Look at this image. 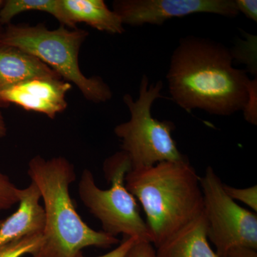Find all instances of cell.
<instances>
[{"label": "cell", "instance_id": "6da1fadb", "mask_svg": "<svg viewBox=\"0 0 257 257\" xmlns=\"http://www.w3.org/2000/svg\"><path fill=\"white\" fill-rule=\"evenodd\" d=\"M230 49L204 37L181 38L171 57L166 79L172 100L191 112L217 116L243 111L252 80L235 68Z\"/></svg>", "mask_w": 257, "mask_h": 257}, {"label": "cell", "instance_id": "7a4b0ae2", "mask_svg": "<svg viewBox=\"0 0 257 257\" xmlns=\"http://www.w3.org/2000/svg\"><path fill=\"white\" fill-rule=\"evenodd\" d=\"M28 175L40 189L45 212L44 243L32 257H77L86 247L119 243L116 236L89 227L77 213L69 194L77 175L65 157H34Z\"/></svg>", "mask_w": 257, "mask_h": 257}, {"label": "cell", "instance_id": "3957f363", "mask_svg": "<svg viewBox=\"0 0 257 257\" xmlns=\"http://www.w3.org/2000/svg\"><path fill=\"white\" fill-rule=\"evenodd\" d=\"M125 187L145 211L155 248L203 211L200 177L188 159L132 169Z\"/></svg>", "mask_w": 257, "mask_h": 257}, {"label": "cell", "instance_id": "277c9868", "mask_svg": "<svg viewBox=\"0 0 257 257\" xmlns=\"http://www.w3.org/2000/svg\"><path fill=\"white\" fill-rule=\"evenodd\" d=\"M89 33L63 25L50 30L43 24L12 25L0 35V43L25 51L47 64L66 82L74 84L84 97L94 103L110 100L113 93L100 77H87L79 68V54Z\"/></svg>", "mask_w": 257, "mask_h": 257}, {"label": "cell", "instance_id": "5b68a950", "mask_svg": "<svg viewBox=\"0 0 257 257\" xmlns=\"http://www.w3.org/2000/svg\"><path fill=\"white\" fill-rule=\"evenodd\" d=\"M162 81L150 84L148 77L144 75L138 99L134 100L130 94L123 97L130 112V119L116 126L114 132L121 141V151L131 161L132 169L187 159L179 151L172 138L175 123L160 121L152 116V105L157 99L162 97Z\"/></svg>", "mask_w": 257, "mask_h": 257}, {"label": "cell", "instance_id": "8992f818", "mask_svg": "<svg viewBox=\"0 0 257 257\" xmlns=\"http://www.w3.org/2000/svg\"><path fill=\"white\" fill-rule=\"evenodd\" d=\"M131 170V161L124 152L106 159L104 172L111 187L104 190L96 185L92 172L85 169L79 179V198L89 212L100 221L104 232L152 243L150 230L140 215L136 199L125 187V176Z\"/></svg>", "mask_w": 257, "mask_h": 257}, {"label": "cell", "instance_id": "52a82bcc", "mask_svg": "<svg viewBox=\"0 0 257 257\" xmlns=\"http://www.w3.org/2000/svg\"><path fill=\"white\" fill-rule=\"evenodd\" d=\"M207 237L216 253L223 257L231 248L245 246L257 250L256 213L240 207L224 190V184L209 166L200 177Z\"/></svg>", "mask_w": 257, "mask_h": 257}, {"label": "cell", "instance_id": "ba28073f", "mask_svg": "<svg viewBox=\"0 0 257 257\" xmlns=\"http://www.w3.org/2000/svg\"><path fill=\"white\" fill-rule=\"evenodd\" d=\"M113 10L124 25H163L167 20L196 13L234 18L239 15L235 0H117Z\"/></svg>", "mask_w": 257, "mask_h": 257}, {"label": "cell", "instance_id": "9c48e42d", "mask_svg": "<svg viewBox=\"0 0 257 257\" xmlns=\"http://www.w3.org/2000/svg\"><path fill=\"white\" fill-rule=\"evenodd\" d=\"M72 84L63 79L34 78L0 90V103L14 104L50 119L67 109L66 99Z\"/></svg>", "mask_w": 257, "mask_h": 257}, {"label": "cell", "instance_id": "30bf717a", "mask_svg": "<svg viewBox=\"0 0 257 257\" xmlns=\"http://www.w3.org/2000/svg\"><path fill=\"white\" fill-rule=\"evenodd\" d=\"M19 207L0 226V248L25 236L43 234L45 212L40 204L41 194L35 182L18 189Z\"/></svg>", "mask_w": 257, "mask_h": 257}, {"label": "cell", "instance_id": "8fae6325", "mask_svg": "<svg viewBox=\"0 0 257 257\" xmlns=\"http://www.w3.org/2000/svg\"><path fill=\"white\" fill-rule=\"evenodd\" d=\"M156 257H219L207 237L204 211L155 248Z\"/></svg>", "mask_w": 257, "mask_h": 257}, {"label": "cell", "instance_id": "7c38bea8", "mask_svg": "<svg viewBox=\"0 0 257 257\" xmlns=\"http://www.w3.org/2000/svg\"><path fill=\"white\" fill-rule=\"evenodd\" d=\"M34 78L62 79L37 57L17 47L0 43V90Z\"/></svg>", "mask_w": 257, "mask_h": 257}, {"label": "cell", "instance_id": "4fadbf2b", "mask_svg": "<svg viewBox=\"0 0 257 257\" xmlns=\"http://www.w3.org/2000/svg\"><path fill=\"white\" fill-rule=\"evenodd\" d=\"M62 9L72 29L85 23L98 31L121 35L124 25L119 15L108 8L103 0H60Z\"/></svg>", "mask_w": 257, "mask_h": 257}, {"label": "cell", "instance_id": "5bb4252c", "mask_svg": "<svg viewBox=\"0 0 257 257\" xmlns=\"http://www.w3.org/2000/svg\"><path fill=\"white\" fill-rule=\"evenodd\" d=\"M28 11L48 13L60 22L61 25L72 29L66 16L60 0H8L0 10V23H9L15 17Z\"/></svg>", "mask_w": 257, "mask_h": 257}, {"label": "cell", "instance_id": "9a60e30c", "mask_svg": "<svg viewBox=\"0 0 257 257\" xmlns=\"http://www.w3.org/2000/svg\"><path fill=\"white\" fill-rule=\"evenodd\" d=\"M44 243L43 234L25 236L8 243L0 248V257H23L34 254Z\"/></svg>", "mask_w": 257, "mask_h": 257}, {"label": "cell", "instance_id": "2e32d148", "mask_svg": "<svg viewBox=\"0 0 257 257\" xmlns=\"http://www.w3.org/2000/svg\"><path fill=\"white\" fill-rule=\"evenodd\" d=\"M18 189L10 177L0 171V211L8 210L18 204Z\"/></svg>", "mask_w": 257, "mask_h": 257}, {"label": "cell", "instance_id": "e0dca14e", "mask_svg": "<svg viewBox=\"0 0 257 257\" xmlns=\"http://www.w3.org/2000/svg\"><path fill=\"white\" fill-rule=\"evenodd\" d=\"M224 190L233 200L244 203L253 211H257V186L248 188L239 189L224 184Z\"/></svg>", "mask_w": 257, "mask_h": 257}, {"label": "cell", "instance_id": "ac0fdd59", "mask_svg": "<svg viewBox=\"0 0 257 257\" xmlns=\"http://www.w3.org/2000/svg\"><path fill=\"white\" fill-rule=\"evenodd\" d=\"M256 79L252 80L250 87L249 96L244 109H243L245 119L248 123L253 125L257 124L256 96H257Z\"/></svg>", "mask_w": 257, "mask_h": 257}, {"label": "cell", "instance_id": "d6986e66", "mask_svg": "<svg viewBox=\"0 0 257 257\" xmlns=\"http://www.w3.org/2000/svg\"><path fill=\"white\" fill-rule=\"evenodd\" d=\"M126 257H156V251L152 243L139 240Z\"/></svg>", "mask_w": 257, "mask_h": 257}, {"label": "cell", "instance_id": "ffe728a7", "mask_svg": "<svg viewBox=\"0 0 257 257\" xmlns=\"http://www.w3.org/2000/svg\"><path fill=\"white\" fill-rule=\"evenodd\" d=\"M138 238L135 237H125L124 241L118 245L117 247L113 249L112 251L105 253V254L101 255V256L96 257H126L130 250L132 247L139 241ZM77 257H87L84 256L81 253Z\"/></svg>", "mask_w": 257, "mask_h": 257}, {"label": "cell", "instance_id": "44dd1931", "mask_svg": "<svg viewBox=\"0 0 257 257\" xmlns=\"http://www.w3.org/2000/svg\"><path fill=\"white\" fill-rule=\"evenodd\" d=\"M239 13H243L249 20L257 23L256 0H235Z\"/></svg>", "mask_w": 257, "mask_h": 257}, {"label": "cell", "instance_id": "7402d4cb", "mask_svg": "<svg viewBox=\"0 0 257 257\" xmlns=\"http://www.w3.org/2000/svg\"><path fill=\"white\" fill-rule=\"evenodd\" d=\"M223 257H257V251L251 248L236 246L229 249Z\"/></svg>", "mask_w": 257, "mask_h": 257}, {"label": "cell", "instance_id": "603a6c76", "mask_svg": "<svg viewBox=\"0 0 257 257\" xmlns=\"http://www.w3.org/2000/svg\"><path fill=\"white\" fill-rule=\"evenodd\" d=\"M7 133H8V128H7L6 122H5L4 116L0 111V139L5 138Z\"/></svg>", "mask_w": 257, "mask_h": 257}, {"label": "cell", "instance_id": "cb8c5ba5", "mask_svg": "<svg viewBox=\"0 0 257 257\" xmlns=\"http://www.w3.org/2000/svg\"><path fill=\"white\" fill-rule=\"evenodd\" d=\"M3 4H4V1H3V0H0V10H1L2 7H3ZM0 35H1V34H0Z\"/></svg>", "mask_w": 257, "mask_h": 257}, {"label": "cell", "instance_id": "d4e9b609", "mask_svg": "<svg viewBox=\"0 0 257 257\" xmlns=\"http://www.w3.org/2000/svg\"><path fill=\"white\" fill-rule=\"evenodd\" d=\"M3 220H0V226H1L2 223H3Z\"/></svg>", "mask_w": 257, "mask_h": 257}]
</instances>
